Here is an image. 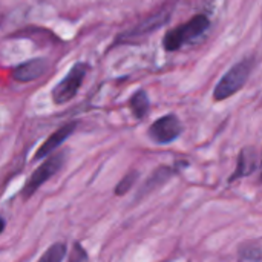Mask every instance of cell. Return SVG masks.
<instances>
[{
	"label": "cell",
	"instance_id": "cell-1",
	"mask_svg": "<svg viewBox=\"0 0 262 262\" xmlns=\"http://www.w3.org/2000/svg\"><path fill=\"white\" fill-rule=\"evenodd\" d=\"M209 25H210V21L206 15H195L192 20H189L183 26L169 31L163 40V46L167 51H177L181 46H184L186 43L201 37L206 32V29L209 28Z\"/></svg>",
	"mask_w": 262,
	"mask_h": 262
},
{
	"label": "cell",
	"instance_id": "cell-2",
	"mask_svg": "<svg viewBox=\"0 0 262 262\" xmlns=\"http://www.w3.org/2000/svg\"><path fill=\"white\" fill-rule=\"evenodd\" d=\"M252 71V60H243L241 63H236L218 83L213 97L215 100L221 101L229 98L230 95H233L235 92H238L239 89H243V86L246 84L249 75Z\"/></svg>",
	"mask_w": 262,
	"mask_h": 262
},
{
	"label": "cell",
	"instance_id": "cell-3",
	"mask_svg": "<svg viewBox=\"0 0 262 262\" xmlns=\"http://www.w3.org/2000/svg\"><path fill=\"white\" fill-rule=\"evenodd\" d=\"M181 132L183 126L175 115H164L158 118L149 129V135L157 144H169L175 141Z\"/></svg>",
	"mask_w": 262,
	"mask_h": 262
},
{
	"label": "cell",
	"instance_id": "cell-4",
	"mask_svg": "<svg viewBox=\"0 0 262 262\" xmlns=\"http://www.w3.org/2000/svg\"><path fill=\"white\" fill-rule=\"evenodd\" d=\"M63 161H64V154H58V155L48 158L28 180L26 186L23 187V196L29 198L45 181H48L52 175H55L60 170Z\"/></svg>",
	"mask_w": 262,
	"mask_h": 262
},
{
	"label": "cell",
	"instance_id": "cell-5",
	"mask_svg": "<svg viewBox=\"0 0 262 262\" xmlns=\"http://www.w3.org/2000/svg\"><path fill=\"white\" fill-rule=\"evenodd\" d=\"M84 74H86V66L78 63L75 64L69 74L55 86L54 92H52V97H54V101L55 103H66L69 101L78 91L83 78H84Z\"/></svg>",
	"mask_w": 262,
	"mask_h": 262
},
{
	"label": "cell",
	"instance_id": "cell-6",
	"mask_svg": "<svg viewBox=\"0 0 262 262\" xmlns=\"http://www.w3.org/2000/svg\"><path fill=\"white\" fill-rule=\"evenodd\" d=\"M175 166H177V167H167V166L158 167V169L149 177V180L144 183V186L141 187V192L138 193L137 198H143L144 195H147V193L157 190L158 187H161L163 184H166L175 173L180 172V167H187L189 163H178V164H175Z\"/></svg>",
	"mask_w": 262,
	"mask_h": 262
},
{
	"label": "cell",
	"instance_id": "cell-7",
	"mask_svg": "<svg viewBox=\"0 0 262 262\" xmlns=\"http://www.w3.org/2000/svg\"><path fill=\"white\" fill-rule=\"evenodd\" d=\"M256 152L253 147H246L241 150L239 157H238V163H236V169L235 172L230 175L229 183H233L236 180H241L244 177L252 175L256 170Z\"/></svg>",
	"mask_w": 262,
	"mask_h": 262
},
{
	"label": "cell",
	"instance_id": "cell-8",
	"mask_svg": "<svg viewBox=\"0 0 262 262\" xmlns=\"http://www.w3.org/2000/svg\"><path fill=\"white\" fill-rule=\"evenodd\" d=\"M74 129H75V124L72 123V124H66V126H63V127H60L57 132H54L45 143H43V146L37 150V154H35V158L37 160H40V158H43V157H48L54 149H57L72 132H74Z\"/></svg>",
	"mask_w": 262,
	"mask_h": 262
},
{
	"label": "cell",
	"instance_id": "cell-9",
	"mask_svg": "<svg viewBox=\"0 0 262 262\" xmlns=\"http://www.w3.org/2000/svg\"><path fill=\"white\" fill-rule=\"evenodd\" d=\"M48 64L45 60H31L14 71V78L18 81H31L40 77L46 71Z\"/></svg>",
	"mask_w": 262,
	"mask_h": 262
},
{
	"label": "cell",
	"instance_id": "cell-10",
	"mask_svg": "<svg viewBox=\"0 0 262 262\" xmlns=\"http://www.w3.org/2000/svg\"><path fill=\"white\" fill-rule=\"evenodd\" d=\"M130 107H132V112H134V115L137 118H143L147 114V111H149V98H147L144 91H140L132 97Z\"/></svg>",
	"mask_w": 262,
	"mask_h": 262
},
{
	"label": "cell",
	"instance_id": "cell-11",
	"mask_svg": "<svg viewBox=\"0 0 262 262\" xmlns=\"http://www.w3.org/2000/svg\"><path fill=\"white\" fill-rule=\"evenodd\" d=\"M66 255V246L64 244H54L52 247H49L45 255L38 259V262H61Z\"/></svg>",
	"mask_w": 262,
	"mask_h": 262
},
{
	"label": "cell",
	"instance_id": "cell-12",
	"mask_svg": "<svg viewBox=\"0 0 262 262\" xmlns=\"http://www.w3.org/2000/svg\"><path fill=\"white\" fill-rule=\"evenodd\" d=\"M137 178H138V172H130V173H127L120 183H118V186L115 187V195H118V196H121V195H126L130 189H132V186L135 184V181H137Z\"/></svg>",
	"mask_w": 262,
	"mask_h": 262
},
{
	"label": "cell",
	"instance_id": "cell-13",
	"mask_svg": "<svg viewBox=\"0 0 262 262\" xmlns=\"http://www.w3.org/2000/svg\"><path fill=\"white\" fill-rule=\"evenodd\" d=\"M241 259H250V261H259L262 258V249L256 244H247L241 247L239 250Z\"/></svg>",
	"mask_w": 262,
	"mask_h": 262
},
{
	"label": "cell",
	"instance_id": "cell-14",
	"mask_svg": "<svg viewBox=\"0 0 262 262\" xmlns=\"http://www.w3.org/2000/svg\"><path fill=\"white\" fill-rule=\"evenodd\" d=\"M69 262H89L88 253L84 252V249L80 244L74 246V250H72V255H71Z\"/></svg>",
	"mask_w": 262,
	"mask_h": 262
},
{
	"label": "cell",
	"instance_id": "cell-15",
	"mask_svg": "<svg viewBox=\"0 0 262 262\" xmlns=\"http://www.w3.org/2000/svg\"><path fill=\"white\" fill-rule=\"evenodd\" d=\"M3 227H5V221H3V218L0 216V233L3 232Z\"/></svg>",
	"mask_w": 262,
	"mask_h": 262
},
{
	"label": "cell",
	"instance_id": "cell-16",
	"mask_svg": "<svg viewBox=\"0 0 262 262\" xmlns=\"http://www.w3.org/2000/svg\"><path fill=\"white\" fill-rule=\"evenodd\" d=\"M259 181L262 183V161H261V175H259Z\"/></svg>",
	"mask_w": 262,
	"mask_h": 262
}]
</instances>
